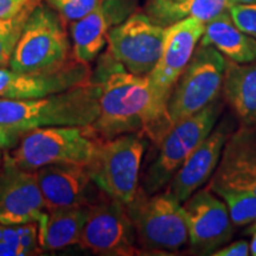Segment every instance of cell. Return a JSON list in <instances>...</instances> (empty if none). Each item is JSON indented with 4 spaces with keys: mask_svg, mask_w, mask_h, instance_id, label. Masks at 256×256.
<instances>
[{
    "mask_svg": "<svg viewBox=\"0 0 256 256\" xmlns=\"http://www.w3.org/2000/svg\"><path fill=\"white\" fill-rule=\"evenodd\" d=\"M78 244L98 255L138 254L136 230L126 206L102 192L98 200L89 206Z\"/></svg>",
    "mask_w": 256,
    "mask_h": 256,
    "instance_id": "9c48e42d",
    "label": "cell"
},
{
    "mask_svg": "<svg viewBox=\"0 0 256 256\" xmlns=\"http://www.w3.org/2000/svg\"><path fill=\"white\" fill-rule=\"evenodd\" d=\"M92 78L100 84L98 116L89 130L98 139L122 134L147 136L159 145L171 128L168 100L148 76L134 75L110 52L101 55Z\"/></svg>",
    "mask_w": 256,
    "mask_h": 256,
    "instance_id": "6da1fadb",
    "label": "cell"
},
{
    "mask_svg": "<svg viewBox=\"0 0 256 256\" xmlns=\"http://www.w3.org/2000/svg\"><path fill=\"white\" fill-rule=\"evenodd\" d=\"M230 0H148L146 14L162 28L182 19L194 17L208 23L223 12L229 11Z\"/></svg>",
    "mask_w": 256,
    "mask_h": 256,
    "instance_id": "44dd1931",
    "label": "cell"
},
{
    "mask_svg": "<svg viewBox=\"0 0 256 256\" xmlns=\"http://www.w3.org/2000/svg\"><path fill=\"white\" fill-rule=\"evenodd\" d=\"M46 218L48 209L34 172L17 168L5 153L0 170V223H37L40 232Z\"/></svg>",
    "mask_w": 256,
    "mask_h": 256,
    "instance_id": "8fae6325",
    "label": "cell"
},
{
    "mask_svg": "<svg viewBox=\"0 0 256 256\" xmlns=\"http://www.w3.org/2000/svg\"><path fill=\"white\" fill-rule=\"evenodd\" d=\"M222 92L242 126L256 127V60L238 63L226 58Z\"/></svg>",
    "mask_w": 256,
    "mask_h": 256,
    "instance_id": "d6986e66",
    "label": "cell"
},
{
    "mask_svg": "<svg viewBox=\"0 0 256 256\" xmlns=\"http://www.w3.org/2000/svg\"><path fill=\"white\" fill-rule=\"evenodd\" d=\"M202 44L215 46L224 57L238 63L256 60V38L236 26L229 11L223 12L206 24Z\"/></svg>",
    "mask_w": 256,
    "mask_h": 256,
    "instance_id": "ffe728a7",
    "label": "cell"
},
{
    "mask_svg": "<svg viewBox=\"0 0 256 256\" xmlns=\"http://www.w3.org/2000/svg\"><path fill=\"white\" fill-rule=\"evenodd\" d=\"M250 254V248L247 241H238L232 244L220 247L212 252V256H247Z\"/></svg>",
    "mask_w": 256,
    "mask_h": 256,
    "instance_id": "f1b7e54d",
    "label": "cell"
},
{
    "mask_svg": "<svg viewBox=\"0 0 256 256\" xmlns=\"http://www.w3.org/2000/svg\"><path fill=\"white\" fill-rule=\"evenodd\" d=\"M126 209L138 244L145 250H178L188 242L183 206L168 192L147 194L138 188Z\"/></svg>",
    "mask_w": 256,
    "mask_h": 256,
    "instance_id": "5b68a950",
    "label": "cell"
},
{
    "mask_svg": "<svg viewBox=\"0 0 256 256\" xmlns=\"http://www.w3.org/2000/svg\"><path fill=\"white\" fill-rule=\"evenodd\" d=\"M2 162H4V153H2V150H0V170H2Z\"/></svg>",
    "mask_w": 256,
    "mask_h": 256,
    "instance_id": "d6a6232c",
    "label": "cell"
},
{
    "mask_svg": "<svg viewBox=\"0 0 256 256\" xmlns=\"http://www.w3.org/2000/svg\"><path fill=\"white\" fill-rule=\"evenodd\" d=\"M188 242L196 252L211 255L232 238L234 224L228 208L209 188L194 194L183 203Z\"/></svg>",
    "mask_w": 256,
    "mask_h": 256,
    "instance_id": "7c38bea8",
    "label": "cell"
},
{
    "mask_svg": "<svg viewBox=\"0 0 256 256\" xmlns=\"http://www.w3.org/2000/svg\"><path fill=\"white\" fill-rule=\"evenodd\" d=\"M34 174L48 211L57 208L89 206L102 194L92 180L87 165H48L38 168Z\"/></svg>",
    "mask_w": 256,
    "mask_h": 256,
    "instance_id": "9a60e30c",
    "label": "cell"
},
{
    "mask_svg": "<svg viewBox=\"0 0 256 256\" xmlns=\"http://www.w3.org/2000/svg\"><path fill=\"white\" fill-rule=\"evenodd\" d=\"M138 0H98L95 8L80 20L72 22L74 58L90 63L107 43L108 32L133 14Z\"/></svg>",
    "mask_w": 256,
    "mask_h": 256,
    "instance_id": "2e32d148",
    "label": "cell"
},
{
    "mask_svg": "<svg viewBox=\"0 0 256 256\" xmlns=\"http://www.w3.org/2000/svg\"><path fill=\"white\" fill-rule=\"evenodd\" d=\"M144 151V136L138 134L98 139L94 156L87 165L92 180L104 194L126 206L139 188Z\"/></svg>",
    "mask_w": 256,
    "mask_h": 256,
    "instance_id": "8992f818",
    "label": "cell"
},
{
    "mask_svg": "<svg viewBox=\"0 0 256 256\" xmlns=\"http://www.w3.org/2000/svg\"><path fill=\"white\" fill-rule=\"evenodd\" d=\"M89 206L57 208L48 211L46 226L40 232L42 249L58 250L80 243Z\"/></svg>",
    "mask_w": 256,
    "mask_h": 256,
    "instance_id": "7402d4cb",
    "label": "cell"
},
{
    "mask_svg": "<svg viewBox=\"0 0 256 256\" xmlns=\"http://www.w3.org/2000/svg\"><path fill=\"white\" fill-rule=\"evenodd\" d=\"M72 60L64 20L49 5L40 2L24 25L8 68L19 72H52Z\"/></svg>",
    "mask_w": 256,
    "mask_h": 256,
    "instance_id": "277c9868",
    "label": "cell"
},
{
    "mask_svg": "<svg viewBox=\"0 0 256 256\" xmlns=\"http://www.w3.org/2000/svg\"><path fill=\"white\" fill-rule=\"evenodd\" d=\"M211 191L218 194L226 203L234 226H244L256 222L255 194L232 188H215Z\"/></svg>",
    "mask_w": 256,
    "mask_h": 256,
    "instance_id": "cb8c5ba5",
    "label": "cell"
},
{
    "mask_svg": "<svg viewBox=\"0 0 256 256\" xmlns=\"http://www.w3.org/2000/svg\"><path fill=\"white\" fill-rule=\"evenodd\" d=\"M64 22H76L88 14L98 0H46Z\"/></svg>",
    "mask_w": 256,
    "mask_h": 256,
    "instance_id": "d4e9b609",
    "label": "cell"
},
{
    "mask_svg": "<svg viewBox=\"0 0 256 256\" xmlns=\"http://www.w3.org/2000/svg\"><path fill=\"white\" fill-rule=\"evenodd\" d=\"M252 232H254V235H252V240L249 248H250V254L256 256V229L252 230Z\"/></svg>",
    "mask_w": 256,
    "mask_h": 256,
    "instance_id": "4dcf8cb0",
    "label": "cell"
},
{
    "mask_svg": "<svg viewBox=\"0 0 256 256\" xmlns=\"http://www.w3.org/2000/svg\"><path fill=\"white\" fill-rule=\"evenodd\" d=\"M204 30L206 23L194 17L182 19L165 28L162 56L147 76L168 100L178 78L190 62Z\"/></svg>",
    "mask_w": 256,
    "mask_h": 256,
    "instance_id": "5bb4252c",
    "label": "cell"
},
{
    "mask_svg": "<svg viewBox=\"0 0 256 256\" xmlns=\"http://www.w3.org/2000/svg\"><path fill=\"white\" fill-rule=\"evenodd\" d=\"M40 2V0H34L18 14L0 19V68H6L10 66L12 54L28 16Z\"/></svg>",
    "mask_w": 256,
    "mask_h": 256,
    "instance_id": "603a6c76",
    "label": "cell"
},
{
    "mask_svg": "<svg viewBox=\"0 0 256 256\" xmlns=\"http://www.w3.org/2000/svg\"><path fill=\"white\" fill-rule=\"evenodd\" d=\"M20 138L8 132L5 127L0 124V150H12L17 146Z\"/></svg>",
    "mask_w": 256,
    "mask_h": 256,
    "instance_id": "f546056e",
    "label": "cell"
},
{
    "mask_svg": "<svg viewBox=\"0 0 256 256\" xmlns=\"http://www.w3.org/2000/svg\"><path fill=\"white\" fill-rule=\"evenodd\" d=\"M0 243H2V242H0Z\"/></svg>",
    "mask_w": 256,
    "mask_h": 256,
    "instance_id": "836d02e7",
    "label": "cell"
},
{
    "mask_svg": "<svg viewBox=\"0 0 256 256\" xmlns=\"http://www.w3.org/2000/svg\"><path fill=\"white\" fill-rule=\"evenodd\" d=\"M209 188H232L256 196V127L242 126L230 133Z\"/></svg>",
    "mask_w": 256,
    "mask_h": 256,
    "instance_id": "e0dca14e",
    "label": "cell"
},
{
    "mask_svg": "<svg viewBox=\"0 0 256 256\" xmlns=\"http://www.w3.org/2000/svg\"><path fill=\"white\" fill-rule=\"evenodd\" d=\"M165 28L146 14H133L108 32V52L134 75L146 76L162 56Z\"/></svg>",
    "mask_w": 256,
    "mask_h": 256,
    "instance_id": "30bf717a",
    "label": "cell"
},
{
    "mask_svg": "<svg viewBox=\"0 0 256 256\" xmlns=\"http://www.w3.org/2000/svg\"><path fill=\"white\" fill-rule=\"evenodd\" d=\"M229 14L240 30L256 38V2L232 5Z\"/></svg>",
    "mask_w": 256,
    "mask_h": 256,
    "instance_id": "484cf974",
    "label": "cell"
},
{
    "mask_svg": "<svg viewBox=\"0 0 256 256\" xmlns=\"http://www.w3.org/2000/svg\"><path fill=\"white\" fill-rule=\"evenodd\" d=\"M32 2L34 0H0V19L14 17Z\"/></svg>",
    "mask_w": 256,
    "mask_h": 256,
    "instance_id": "83f0119b",
    "label": "cell"
},
{
    "mask_svg": "<svg viewBox=\"0 0 256 256\" xmlns=\"http://www.w3.org/2000/svg\"><path fill=\"white\" fill-rule=\"evenodd\" d=\"M19 235V241L26 255H34L38 252L40 247V229L37 223H24L16 226Z\"/></svg>",
    "mask_w": 256,
    "mask_h": 256,
    "instance_id": "4316f807",
    "label": "cell"
},
{
    "mask_svg": "<svg viewBox=\"0 0 256 256\" xmlns=\"http://www.w3.org/2000/svg\"><path fill=\"white\" fill-rule=\"evenodd\" d=\"M230 136V124L223 121L188 156L170 180L166 192L183 204L212 176L218 165L224 144Z\"/></svg>",
    "mask_w": 256,
    "mask_h": 256,
    "instance_id": "ac0fdd59",
    "label": "cell"
},
{
    "mask_svg": "<svg viewBox=\"0 0 256 256\" xmlns=\"http://www.w3.org/2000/svg\"><path fill=\"white\" fill-rule=\"evenodd\" d=\"M92 75L89 63L76 60L52 72H19L8 66L0 68V98L31 100L46 98L87 83L92 80Z\"/></svg>",
    "mask_w": 256,
    "mask_h": 256,
    "instance_id": "4fadbf2b",
    "label": "cell"
},
{
    "mask_svg": "<svg viewBox=\"0 0 256 256\" xmlns=\"http://www.w3.org/2000/svg\"><path fill=\"white\" fill-rule=\"evenodd\" d=\"M232 5L235 4H252V2H256V0H230Z\"/></svg>",
    "mask_w": 256,
    "mask_h": 256,
    "instance_id": "1f68e13d",
    "label": "cell"
},
{
    "mask_svg": "<svg viewBox=\"0 0 256 256\" xmlns=\"http://www.w3.org/2000/svg\"><path fill=\"white\" fill-rule=\"evenodd\" d=\"M98 142V138L89 127H44L23 134L6 156L17 168L28 172L54 164L88 165Z\"/></svg>",
    "mask_w": 256,
    "mask_h": 256,
    "instance_id": "3957f363",
    "label": "cell"
},
{
    "mask_svg": "<svg viewBox=\"0 0 256 256\" xmlns=\"http://www.w3.org/2000/svg\"><path fill=\"white\" fill-rule=\"evenodd\" d=\"M226 57L209 44H200L176 82L168 102L171 127L194 115L218 98Z\"/></svg>",
    "mask_w": 256,
    "mask_h": 256,
    "instance_id": "52a82bcc",
    "label": "cell"
},
{
    "mask_svg": "<svg viewBox=\"0 0 256 256\" xmlns=\"http://www.w3.org/2000/svg\"><path fill=\"white\" fill-rule=\"evenodd\" d=\"M217 98L194 115L174 124L159 142V153L144 178L142 188L156 194L166 186L178 168L214 130L222 110Z\"/></svg>",
    "mask_w": 256,
    "mask_h": 256,
    "instance_id": "ba28073f",
    "label": "cell"
},
{
    "mask_svg": "<svg viewBox=\"0 0 256 256\" xmlns=\"http://www.w3.org/2000/svg\"><path fill=\"white\" fill-rule=\"evenodd\" d=\"M100 84L94 80L46 98H0V124L22 138L44 127H89L98 116Z\"/></svg>",
    "mask_w": 256,
    "mask_h": 256,
    "instance_id": "7a4b0ae2",
    "label": "cell"
}]
</instances>
